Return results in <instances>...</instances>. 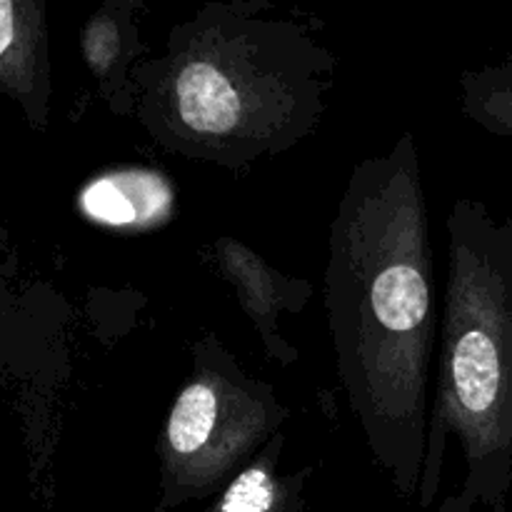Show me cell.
I'll return each mask as SVG.
<instances>
[{
    "instance_id": "1",
    "label": "cell",
    "mask_w": 512,
    "mask_h": 512,
    "mask_svg": "<svg viewBox=\"0 0 512 512\" xmlns=\"http://www.w3.org/2000/svg\"><path fill=\"white\" fill-rule=\"evenodd\" d=\"M323 295L338 383L360 435L400 498L418 500L440 315L410 133L350 173L330 223Z\"/></svg>"
},
{
    "instance_id": "2",
    "label": "cell",
    "mask_w": 512,
    "mask_h": 512,
    "mask_svg": "<svg viewBox=\"0 0 512 512\" xmlns=\"http://www.w3.org/2000/svg\"><path fill=\"white\" fill-rule=\"evenodd\" d=\"M333 55L258 5H213L138 63L133 115L170 153L225 168L280 155L313 133Z\"/></svg>"
},
{
    "instance_id": "3",
    "label": "cell",
    "mask_w": 512,
    "mask_h": 512,
    "mask_svg": "<svg viewBox=\"0 0 512 512\" xmlns=\"http://www.w3.org/2000/svg\"><path fill=\"white\" fill-rule=\"evenodd\" d=\"M438 380L418 505L438 495L453 440L465 475L438 512H508L512 495V215L458 198L448 220Z\"/></svg>"
},
{
    "instance_id": "4",
    "label": "cell",
    "mask_w": 512,
    "mask_h": 512,
    "mask_svg": "<svg viewBox=\"0 0 512 512\" xmlns=\"http://www.w3.org/2000/svg\"><path fill=\"white\" fill-rule=\"evenodd\" d=\"M285 420L268 383L250 378L215 338L195 345L193 375L178 390L158 440V505L173 512L223 490L253 463Z\"/></svg>"
},
{
    "instance_id": "5",
    "label": "cell",
    "mask_w": 512,
    "mask_h": 512,
    "mask_svg": "<svg viewBox=\"0 0 512 512\" xmlns=\"http://www.w3.org/2000/svg\"><path fill=\"white\" fill-rule=\"evenodd\" d=\"M215 260L225 280L238 293L240 305L253 320L265 350L280 365H293L298 350L280 335L278 323L283 315H295L313 298V285L303 278H290L270 268L248 245L233 238H220L215 243Z\"/></svg>"
},
{
    "instance_id": "6",
    "label": "cell",
    "mask_w": 512,
    "mask_h": 512,
    "mask_svg": "<svg viewBox=\"0 0 512 512\" xmlns=\"http://www.w3.org/2000/svg\"><path fill=\"white\" fill-rule=\"evenodd\" d=\"M0 93L43 128L50 98L43 0H0Z\"/></svg>"
},
{
    "instance_id": "7",
    "label": "cell",
    "mask_w": 512,
    "mask_h": 512,
    "mask_svg": "<svg viewBox=\"0 0 512 512\" xmlns=\"http://www.w3.org/2000/svg\"><path fill=\"white\" fill-rule=\"evenodd\" d=\"M140 0H103L83 28V60L110 110L133 115V73L138 68Z\"/></svg>"
},
{
    "instance_id": "8",
    "label": "cell",
    "mask_w": 512,
    "mask_h": 512,
    "mask_svg": "<svg viewBox=\"0 0 512 512\" xmlns=\"http://www.w3.org/2000/svg\"><path fill=\"white\" fill-rule=\"evenodd\" d=\"M78 208L93 223L118 230H148L173 215L175 190L163 173L120 168L95 175L78 195Z\"/></svg>"
},
{
    "instance_id": "9",
    "label": "cell",
    "mask_w": 512,
    "mask_h": 512,
    "mask_svg": "<svg viewBox=\"0 0 512 512\" xmlns=\"http://www.w3.org/2000/svg\"><path fill=\"white\" fill-rule=\"evenodd\" d=\"M283 435H275L203 512H303L308 473H280Z\"/></svg>"
},
{
    "instance_id": "10",
    "label": "cell",
    "mask_w": 512,
    "mask_h": 512,
    "mask_svg": "<svg viewBox=\"0 0 512 512\" xmlns=\"http://www.w3.org/2000/svg\"><path fill=\"white\" fill-rule=\"evenodd\" d=\"M460 85L465 115L488 133L512 138V58L468 73Z\"/></svg>"
}]
</instances>
